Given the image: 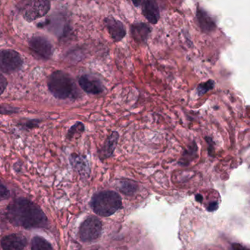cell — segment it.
Segmentation results:
<instances>
[{
    "label": "cell",
    "mask_w": 250,
    "mask_h": 250,
    "mask_svg": "<svg viewBox=\"0 0 250 250\" xmlns=\"http://www.w3.org/2000/svg\"><path fill=\"white\" fill-rule=\"evenodd\" d=\"M70 163L75 170H77L81 175H89L90 172L89 163L86 157L79 154H72L70 158Z\"/></svg>",
    "instance_id": "14"
},
{
    "label": "cell",
    "mask_w": 250,
    "mask_h": 250,
    "mask_svg": "<svg viewBox=\"0 0 250 250\" xmlns=\"http://www.w3.org/2000/svg\"><path fill=\"white\" fill-rule=\"evenodd\" d=\"M51 8L48 0H33L25 9L23 18L29 22L43 17Z\"/></svg>",
    "instance_id": "6"
},
{
    "label": "cell",
    "mask_w": 250,
    "mask_h": 250,
    "mask_svg": "<svg viewBox=\"0 0 250 250\" xmlns=\"http://www.w3.org/2000/svg\"><path fill=\"white\" fill-rule=\"evenodd\" d=\"M197 16H198V21H199L200 25H201V28H202L203 29L206 31H208L212 29L214 23L211 21L209 16H208L202 9L198 8V10H197Z\"/></svg>",
    "instance_id": "15"
},
{
    "label": "cell",
    "mask_w": 250,
    "mask_h": 250,
    "mask_svg": "<svg viewBox=\"0 0 250 250\" xmlns=\"http://www.w3.org/2000/svg\"><path fill=\"white\" fill-rule=\"evenodd\" d=\"M196 146L185 150L179 160V164L183 166H188L193 159V156L196 153Z\"/></svg>",
    "instance_id": "18"
},
{
    "label": "cell",
    "mask_w": 250,
    "mask_h": 250,
    "mask_svg": "<svg viewBox=\"0 0 250 250\" xmlns=\"http://www.w3.org/2000/svg\"><path fill=\"white\" fill-rule=\"evenodd\" d=\"M232 248L233 250H250L247 248L246 247H244L243 245H240V244H233L232 245Z\"/></svg>",
    "instance_id": "23"
},
{
    "label": "cell",
    "mask_w": 250,
    "mask_h": 250,
    "mask_svg": "<svg viewBox=\"0 0 250 250\" xmlns=\"http://www.w3.org/2000/svg\"><path fill=\"white\" fill-rule=\"evenodd\" d=\"M9 195H10V193H9L8 189L0 182V201L7 199L9 197Z\"/></svg>",
    "instance_id": "21"
},
{
    "label": "cell",
    "mask_w": 250,
    "mask_h": 250,
    "mask_svg": "<svg viewBox=\"0 0 250 250\" xmlns=\"http://www.w3.org/2000/svg\"><path fill=\"white\" fill-rule=\"evenodd\" d=\"M23 64L20 54L13 50L0 51V71L12 73L19 70Z\"/></svg>",
    "instance_id": "5"
},
{
    "label": "cell",
    "mask_w": 250,
    "mask_h": 250,
    "mask_svg": "<svg viewBox=\"0 0 250 250\" xmlns=\"http://www.w3.org/2000/svg\"><path fill=\"white\" fill-rule=\"evenodd\" d=\"M7 82L5 78H4L2 75L0 74V95H1L3 92H4L6 86H7Z\"/></svg>",
    "instance_id": "22"
},
{
    "label": "cell",
    "mask_w": 250,
    "mask_h": 250,
    "mask_svg": "<svg viewBox=\"0 0 250 250\" xmlns=\"http://www.w3.org/2000/svg\"><path fill=\"white\" fill-rule=\"evenodd\" d=\"M85 126L82 123H76V124L73 125L69 129L68 133H67V138L70 139V138H73L76 135H80V134L83 133L84 132Z\"/></svg>",
    "instance_id": "19"
},
{
    "label": "cell",
    "mask_w": 250,
    "mask_h": 250,
    "mask_svg": "<svg viewBox=\"0 0 250 250\" xmlns=\"http://www.w3.org/2000/svg\"><path fill=\"white\" fill-rule=\"evenodd\" d=\"M7 218L12 224L25 229H38L46 226L47 218L42 210L26 199L16 200L7 209Z\"/></svg>",
    "instance_id": "1"
},
{
    "label": "cell",
    "mask_w": 250,
    "mask_h": 250,
    "mask_svg": "<svg viewBox=\"0 0 250 250\" xmlns=\"http://www.w3.org/2000/svg\"><path fill=\"white\" fill-rule=\"evenodd\" d=\"M92 208L97 214L103 217L112 215L122 207V198L114 191H102L92 198Z\"/></svg>",
    "instance_id": "3"
},
{
    "label": "cell",
    "mask_w": 250,
    "mask_h": 250,
    "mask_svg": "<svg viewBox=\"0 0 250 250\" xmlns=\"http://www.w3.org/2000/svg\"><path fill=\"white\" fill-rule=\"evenodd\" d=\"M26 245V239L18 234L9 235L1 241V248L4 250H22Z\"/></svg>",
    "instance_id": "11"
},
{
    "label": "cell",
    "mask_w": 250,
    "mask_h": 250,
    "mask_svg": "<svg viewBox=\"0 0 250 250\" xmlns=\"http://www.w3.org/2000/svg\"><path fill=\"white\" fill-rule=\"evenodd\" d=\"M105 24L108 33L115 42L122 41L126 35V30L123 23L114 18H106Z\"/></svg>",
    "instance_id": "10"
},
{
    "label": "cell",
    "mask_w": 250,
    "mask_h": 250,
    "mask_svg": "<svg viewBox=\"0 0 250 250\" xmlns=\"http://www.w3.org/2000/svg\"><path fill=\"white\" fill-rule=\"evenodd\" d=\"M50 92L57 99L66 100L77 97L76 85L70 75L58 70L50 76L48 81Z\"/></svg>",
    "instance_id": "2"
},
{
    "label": "cell",
    "mask_w": 250,
    "mask_h": 250,
    "mask_svg": "<svg viewBox=\"0 0 250 250\" xmlns=\"http://www.w3.org/2000/svg\"><path fill=\"white\" fill-rule=\"evenodd\" d=\"M151 32V29L148 25L144 23H134L131 27V33L135 42L142 43L148 39Z\"/></svg>",
    "instance_id": "13"
},
{
    "label": "cell",
    "mask_w": 250,
    "mask_h": 250,
    "mask_svg": "<svg viewBox=\"0 0 250 250\" xmlns=\"http://www.w3.org/2000/svg\"><path fill=\"white\" fill-rule=\"evenodd\" d=\"M132 1L135 4V6H139L142 0H132Z\"/></svg>",
    "instance_id": "25"
},
{
    "label": "cell",
    "mask_w": 250,
    "mask_h": 250,
    "mask_svg": "<svg viewBox=\"0 0 250 250\" xmlns=\"http://www.w3.org/2000/svg\"><path fill=\"white\" fill-rule=\"evenodd\" d=\"M211 82H208L207 83H201L198 86V93L199 96L205 94L207 91L209 90L212 88L213 84H211Z\"/></svg>",
    "instance_id": "20"
},
{
    "label": "cell",
    "mask_w": 250,
    "mask_h": 250,
    "mask_svg": "<svg viewBox=\"0 0 250 250\" xmlns=\"http://www.w3.org/2000/svg\"><path fill=\"white\" fill-rule=\"evenodd\" d=\"M120 135L117 132H113L104 142V145L101 149L98 151V156L101 161L110 158L114 154L116 147L118 144Z\"/></svg>",
    "instance_id": "9"
},
{
    "label": "cell",
    "mask_w": 250,
    "mask_h": 250,
    "mask_svg": "<svg viewBox=\"0 0 250 250\" xmlns=\"http://www.w3.org/2000/svg\"><path fill=\"white\" fill-rule=\"evenodd\" d=\"M32 250H53L51 245L43 238L36 236L32 241Z\"/></svg>",
    "instance_id": "17"
},
{
    "label": "cell",
    "mask_w": 250,
    "mask_h": 250,
    "mask_svg": "<svg viewBox=\"0 0 250 250\" xmlns=\"http://www.w3.org/2000/svg\"><path fill=\"white\" fill-rule=\"evenodd\" d=\"M29 47L35 54L43 59L51 58L54 51L51 42L42 37L32 38L29 41Z\"/></svg>",
    "instance_id": "7"
},
{
    "label": "cell",
    "mask_w": 250,
    "mask_h": 250,
    "mask_svg": "<svg viewBox=\"0 0 250 250\" xmlns=\"http://www.w3.org/2000/svg\"><path fill=\"white\" fill-rule=\"evenodd\" d=\"M142 10L143 15L149 23L155 24L160 20V10L156 0H146Z\"/></svg>",
    "instance_id": "12"
},
{
    "label": "cell",
    "mask_w": 250,
    "mask_h": 250,
    "mask_svg": "<svg viewBox=\"0 0 250 250\" xmlns=\"http://www.w3.org/2000/svg\"><path fill=\"white\" fill-rule=\"evenodd\" d=\"M79 86L86 93L90 95H100L104 92V88L101 80L90 75H83L79 79Z\"/></svg>",
    "instance_id": "8"
},
{
    "label": "cell",
    "mask_w": 250,
    "mask_h": 250,
    "mask_svg": "<svg viewBox=\"0 0 250 250\" xmlns=\"http://www.w3.org/2000/svg\"><path fill=\"white\" fill-rule=\"evenodd\" d=\"M217 207L218 206H217V203H212V204H210L209 207H208V211H214V210L217 209Z\"/></svg>",
    "instance_id": "24"
},
{
    "label": "cell",
    "mask_w": 250,
    "mask_h": 250,
    "mask_svg": "<svg viewBox=\"0 0 250 250\" xmlns=\"http://www.w3.org/2000/svg\"><path fill=\"white\" fill-rule=\"evenodd\" d=\"M196 200H197V201H202V196H201V195H197Z\"/></svg>",
    "instance_id": "26"
},
{
    "label": "cell",
    "mask_w": 250,
    "mask_h": 250,
    "mask_svg": "<svg viewBox=\"0 0 250 250\" xmlns=\"http://www.w3.org/2000/svg\"><path fill=\"white\" fill-rule=\"evenodd\" d=\"M119 189L123 193L131 195L137 190L138 185L133 181L125 179V180L120 181V184H119Z\"/></svg>",
    "instance_id": "16"
},
{
    "label": "cell",
    "mask_w": 250,
    "mask_h": 250,
    "mask_svg": "<svg viewBox=\"0 0 250 250\" xmlns=\"http://www.w3.org/2000/svg\"><path fill=\"white\" fill-rule=\"evenodd\" d=\"M102 232V223L99 219L90 217L86 219L81 226L79 236L84 242H92L98 240Z\"/></svg>",
    "instance_id": "4"
}]
</instances>
